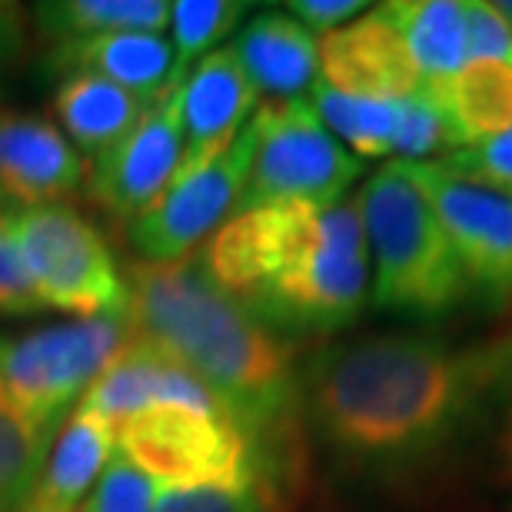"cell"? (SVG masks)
<instances>
[{"label": "cell", "mask_w": 512, "mask_h": 512, "mask_svg": "<svg viewBox=\"0 0 512 512\" xmlns=\"http://www.w3.org/2000/svg\"><path fill=\"white\" fill-rule=\"evenodd\" d=\"M506 350H453L423 333L336 343L303 370L300 406L343 466L403 479L459 446L503 380Z\"/></svg>", "instance_id": "obj_1"}, {"label": "cell", "mask_w": 512, "mask_h": 512, "mask_svg": "<svg viewBox=\"0 0 512 512\" xmlns=\"http://www.w3.org/2000/svg\"><path fill=\"white\" fill-rule=\"evenodd\" d=\"M127 323L217 393L243 426L250 449L296 436L300 380L280 333L223 293L200 256L127 266Z\"/></svg>", "instance_id": "obj_2"}, {"label": "cell", "mask_w": 512, "mask_h": 512, "mask_svg": "<svg viewBox=\"0 0 512 512\" xmlns=\"http://www.w3.org/2000/svg\"><path fill=\"white\" fill-rule=\"evenodd\" d=\"M207 273L273 333H333L363 316L370 243L360 200L240 210L203 250Z\"/></svg>", "instance_id": "obj_3"}, {"label": "cell", "mask_w": 512, "mask_h": 512, "mask_svg": "<svg viewBox=\"0 0 512 512\" xmlns=\"http://www.w3.org/2000/svg\"><path fill=\"white\" fill-rule=\"evenodd\" d=\"M356 200L376 263L373 303L383 313L436 323L473 296L443 223L409 163H386L366 180Z\"/></svg>", "instance_id": "obj_4"}, {"label": "cell", "mask_w": 512, "mask_h": 512, "mask_svg": "<svg viewBox=\"0 0 512 512\" xmlns=\"http://www.w3.org/2000/svg\"><path fill=\"white\" fill-rule=\"evenodd\" d=\"M130 340L127 310L0 340V409L57 429Z\"/></svg>", "instance_id": "obj_5"}, {"label": "cell", "mask_w": 512, "mask_h": 512, "mask_svg": "<svg viewBox=\"0 0 512 512\" xmlns=\"http://www.w3.org/2000/svg\"><path fill=\"white\" fill-rule=\"evenodd\" d=\"M24 266L47 310L80 320L127 310V283L104 237L67 203L7 213Z\"/></svg>", "instance_id": "obj_6"}, {"label": "cell", "mask_w": 512, "mask_h": 512, "mask_svg": "<svg viewBox=\"0 0 512 512\" xmlns=\"http://www.w3.org/2000/svg\"><path fill=\"white\" fill-rule=\"evenodd\" d=\"M256 133L253 167L243 187L240 210L270 203L330 207L343 200L363 163L323 127L310 100L263 104L250 117Z\"/></svg>", "instance_id": "obj_7"}, {"label": "cell", "mask_w": 512, "mask_h": 512, "mask_svg": "<svg viewBox=\"0 0 512 512\" xmlns=\"http://www.w3.org/2000/svg\"><path fill=\"white\" fill-rule=\"evenodd\" d=\"M117 453L167 489L253 493V449L237 419L150 409L114 426Z\"/></svg>", "instance_id": "obj_8"}, {"label": "cell", "mask_w": 512, "mask_h": 512, "mask_svg": "<svg viewBox=\"0 0 512 512\" xmlns=\"http://www.w3.org/2000/svg\"><path fill=\"white\" fill-rule=\"evenodd\" d=\"M426 200L433 203L453 247L469 293L489 306L512 303V193L483 187L439 160L409 163Z\"/></svg>", "instance_id": "obj_9"}, {"label": "cell", "mask_w": 512, "mask_h": 512, "mask_svg": "<svg viewBox=\"0 0 512 512\" xmlns=\"http://www.w3.org/2000/svg\"><path fill=\"white\" fill-rule=\"evenodd\" d=\"M256 133L247 120L240 137L203 167L183 173L167 193L130 223V243L143 263H177L193 256V247L220 230L240 210L243 187L253 167Z\"/></svg>", "instance_id": "obj_10"}, {"label": "cell", "mask_w": 512, "mask_h": 512, "mask_svg": "<svg viewBox=\"0 0 512 512\" xmlns=\"http://www.w3.org/2000/svg\"><path fill=\"white\" fill-rule=\"evenodd\" d=\"M183 163V120L180 90H163L143 110L124 140L94 160L90 197L120 220H137L157 203Z\"/></svg>", "instance_id": "obj_11"}, {"label": "cell", "mask_w": 512, "mask_h": 512, "mask_svg": "<svg viewBox=\"0 0 512 512\" xmlns=\"http://www.w3.org/2000/svg\"><path fill=\"white\" fill-rule=\"evenodd\" d=\"M77 409L110 426L150 409H183L210 419H233L227 403L207 383L140 340H130L110 360L107 370L80 396Z\"/></svg>", "instance_id": "obj_12"}, {"label": "cell", "mask_w": 512, "mask_h": 512, "mask_svg": "<svg viewBox=\"0 0 512 512\" xmlns=\"http://www.w3.org/2000/svg\"><path fill=\"white\" fill-rule=\"evenodd\" d=\"M84 183L77 150L50 120L0 110V213L60 203Z\"/></svg>", "instance_id": "obj_13"}, {"label": "cell", "mask_w": 512, "mask_h": 512, "mask_svg": "<svg viewBox=\"0 0 512 512\" xmlns=\"http://www.w3.org/2000/svg\"><path fill=\"white\" fill-rule=\"evenodd\" d=\"M316 47H320L326 87L340 90V94L403 100L423 87L413 57H409L393 20L383 14V7L323 34Z\"/></svg>", "instance_id": "obj_14"}, {"label": "cell", "mask_w": 512, "mask_h": 512, "mask_svg": "<svg viewBox=\"0 0 512 512\" xmlns=\"http://www.w3.org/2000/svg\"><path fill=\"white\" fill-rule=\"evenodd\" d=\"M256 90L233 47H217L190 70L180 87L183 163L180 177L223 153L247 127Z\"/></svg>", "instance_id": "obj_15"}, {"label": "cell", "mask_w": 512, "mask_h": 512, "mask_svg": "<svg viewBox=\"0 0 512 512\" xmlns=\"http://www.w3.org/2000/svg\"><path fill=\"white\" fill-rule=\"evenodd\" d=\"M243 74L256 94L273 104L303 100L316 87L320 47L316 37L293 14H256L233 44Z\"/></svg>", "instance_id": "obj_16"}, {"label": "cell", "mask_w": 512, "mask_h": 512, "mask_svg": "<svg viewBox=\"0 0 512 512\" xmlns=\"http://www.w3.org/2000/svg\"><path fill=\"white\" fill-rule=\"evenodd\" d=\"M117 449L114 426L74 409L17 512H77Z\"/></svg>", "instance_id": "obj_17"}, {"label": "cell", "mask_w": 512, "mask_h": 512, "mask_svg": "<svg viewBox=\"0 0 512 512\" xmlns=\"http://www.w3.org/2000/svg\"><path fill=\"white\" fill-rule=\"evenodd\" d=\"M54 64L60 70H87L124 87L140 104H153L170 84L173 74V47L160 34L124 30V34H97L84 40L60 44Z\"/></svg>", "instance_id": "obj_18"}, {"label": "cell", "mask_w": 512, "mask_h": 512, "mask_svg": "<svg viewBox=\"0 0 512 512\" xmlns=\"http://www.w3.org/2000/svg\"><path fill=\"white\" fill-rule=\"evenodd\" d=\"M446 117L453 150L476 147L512 127V67L473 60L456 77L423 84Z\"/></svg>", "instance_id": "obj_19"}, {"label": "cell", "mask_w": 512, "mask_h": 512, "mask_svg": "<svg viewBox=\"0 0 512 512\" xmlns=\"http://www.w3.org/2000/svg\"><path fill=\"white\" fill-rule=\"evenodd\" d=\"M143 110L147 104H140L124 87L87 74V70H74L54 94V114L60 127L94 160L114 150L137 127Z\"/></svg>", "instance_id": "obj_20"}, {"label": "cell", "mask_w": 512, "mask_h": 512, "mask_svg": "<svg viewBox=\"0 0 512 512\" xmlns=\"http://www.w3.org/2000/svg\"><path fill=\"white\" fill-rule=\"evenodd\" d=\"M413 57L423 84L456 77L469 64V34L463 0H396L383 4Z\"/></svg>", "instance_id": "obj_21"}, {"label": "cell", "mask_w": 512, "mask_h": 512, "mask_svg": "<svg viewBox=\"0 0 512 512\" xmlns=\"http://www.w3.org/2000/svg\"><path fill=\"white\" fill-rule=\"evenodd\" d=\"M37 24L47 37L84 40L97 34H124L143 30L160 34L170 24L167 0H64V4H37Z\"/></svg>", "instance_id": "obj_22"}, {"label": "cell", "mask_w": 512, "mask_h": 512, "mask_svg": "<svg viewBox=\"0 0 512 512\" xmlns=\"http://www.w3.org/2000/svg\"><path fill=\"white\" fill-rule=\"evenodd\" d=\"M313 94V110L323 120V127L346 140L356 153L363 157H383L393 153V130H396V114L399 100H376V97H353L340 94V90L326 87L316 80Z\"/></svg>", "instance_id": "obj_23"}, {"label": "cell", "mask_w": 512, "mask_h": 512, "mask_svg": "<svg viewBox=\"0 0 512 512\" xmlns=\"http://www.w3.org/2000/svg\"><path fill=\"white\" fill-rule=\"evenodd\" d=\"M247 4L233 0H180L170 4V24H173V74L167 90H180L183 80L203 57L213 54L217 44L240 24Z\"/></svg>", "instance_id": "obj_24"}, {"label": "cell", "mask_w": 512, "mask_h": 512, "mask_svg": "<svg viewBox=\"0 0 512 512\" xmlns=\"http://www.w3.org/2000/svg\"><path fill=\"white\" fill-rule=\"evenodd\" d=\"M54 426L27 423L0 409V512H17L50 456Z\"/></svg>", "instance_id": "obj_25"}, {"label": "cell", "mask_w": 512, "mask_h": 512, "mask_svg": "<svg viewBox=\"0 0 512 512\" xmlns=\"http://www.w3.org/2000/svg\"><path fill=\"white\" fill-rule=\"evenodd\" d=\"M453 153V140H449V127L443 110L426 87L416 94L399 100L396 130H393V153L403 163H426L433 153Z\"/></svg>", "instance_id": "obj_26"}, {"label": "cell", "mask_w": 512, "mask_h": 512, "mask_svg": "<svg viewBox=\"0 0 512 512\" xmlns=\"http://www.w3.org/2000/svg\"><path fill=\"white\" fill-rule=\"evenodd\" d=\"M157 496V483L114 449L107 469L100 473L94 493L80 506V512H153Z\"/></svg>", "instance_id": "obj_27"}, {"label": "cell", "mask_w": 512, "mask_h": 512, "mask_svg": "<svg viewBox=\"0 0 512 512\" xmlns=\"http://www.w3.org/2000/svg\"><path fill=\"white\" fill-rule=\"evenodd\" d=\"M439 163L473 183L512 193V127L476 143V147L446 153Z\"/></svg>", "instance_id": "obj_28"}, {"label": "cell", "mask_w": 512, "mask_h": 512, "mask_svg": "<svg viewBox=\"0 0 512 512\" xmlns=\"http://www.w3.org/2000/svg\"><path fill=\"white\" fill-rule=\"evenodd\" d=\"M466 34H469V64L473 60H496L512 67V27L499 14L496 4L466 0Z\"/></svg>", "instance_id": "obj_29"}, {"label": "cell", "mask_w": 512, "mask_h": 512, "mask_svg": "<svg viewBox=\"0 0 512 512\" xmlns=\"http://www.w3.org/2000/svg\"><path fill=\"white\" fill-rule=\"evenodd\" d=\"M47 310L30 280L24 256H20L7 227V213L0 217V313H40Z\"/></svg>", "instance_id": "obj_30"}, {"label": "cell", "mask_w": 512, "mask_h": 512, "mask_svg": "<svg viewBox=\"0 0 512 512\" xmlns=\"http://www.w3.org/2000/svg\"><path fill=\"white\" fill-rule=\"evenodd\" d=\"M153 512H270L253 493L230 489H160Z\"/></svg>", "instance_id": "obj_31"}, {"label": "cell", "mask_w": 512, "mask_h": 512, "mask_svg": "<svg viewBox=\"0 0 512 512\" xmlns=\"http://www.w3.org/2000/svg\"><path fill=\"white\" fill-rule=\"evenodd\" d=\"M363 10H370L363 0H296V4H290V14L300 20L306 30L316 27V30H326V34L340 24H350Z\"/></svg>", "instance_id": "obj_32"}, {"label": "cell", "mask_w": 512, "mask_h": 512, "mask_svg": "<svg viewBox=\"0 0 512 512\" xmlns=\"http://www.w3.org/2000/svg\"><path fill=\"white\" fill-rule=\"evenodd\" d=\"M24 40V24H20V7L0 4V64H7L10 57L20 50Z\"/></svg>", "instance_id": "obj_33"}, {"label": "cell", "mask_w": 512, "mask_h": 512, "mask_svg": "<svg viewBox=\"0 0 512 512\" xmlns=\"http://www.w3.org/2000/svg\"><path fill=\"white\" fill-rule=\"evenodd\" d=\"M496 10H499V14L506 17V24L512 27V0H499V4H496Z\"/></svg>", "instance_id": "obj_34"}, {"label": "cell", "mask_w": 512, "mask_h": 512, "mask_svg": "<svg viewBox=\"0 0 512 512\" xmlns=\"http://www.w3.org/2000/svg\"><path fill=\"white\" fill-rule=\"evenodd\" d=\"M509 463H512V426H509Z\"/></svg>", "instance_id": "obj_35"}, {"label": "cell", "mask_w": 512, "mask_h": 512, "mask_svg": "<svg viewBox=\"0 0 512 512\" xmlns=\"http://www.w3.org/2000/svg\"><path fill=\"white\" fill-rule=\"evenodd\" d=\"M506 353H509V356H512V346H506Z\"/></svg>", "instance_id": "obj_36"}, {"label": "cell", "mask_w": 512, "mask_h": 512, "mask_svg": "<svg viewBox=\"0 0 512 512\" xmlns=\"http://www.w3.org/2000/svg\"><path fill=\"white\" fill-rule=\"evenodd\" d=\"M0 217H4V213H0Z\"/></svg>", "instance_id": "obj_37"}]
</instances>
